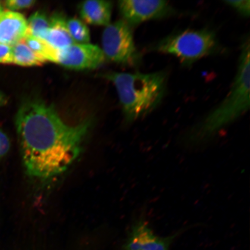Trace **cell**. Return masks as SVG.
<instances>
[{
  "label": "cell",
  "mask_w": 250,
  "mask_h": 250,
  "mask_svg": "<svg viewBox=\"0 0 250 250\" xmlns=\"http://www.w3.org/2000/svg\"><path fill=\"white\" fill-rule=\"evenodd\" d=\"M3 11V5L1 1H0V14Z\"/></svg>",
  "instance_id": "21"
},
{
  "label": "cell",
  "mask_w": 250,
  "mask_h": 250,
  "mask_svg": "<svg viewBox=\"0 0 250 250\" xmlns=\"http://www.w3.org/2000/svg\"><path fill=\"white\" fill-rule=\"evenodd\" d=\"M179 234L167 237L157 236L148 223L141 219L132 227L125 245V250H168Z\"/></svg>",
  "instance_id": "8"
},
{
  "label": "cell",
  "mask_w": 250,
  "mask_h": 250,
  "mask_svg": "<svg viewBox=\"0 0 250 250\" xmlns=\"http://www.w3.org/2000/svg\"><path fill=\"white\" fill-rule=\"evenodd\" d=\"M118 5L123 20L130 27L176 14L171 4L163 0H123Z\"/></svg>",
  "instance_id": "6"
},
{
  "label": "cell",
  "mask_w": 250,
  "mask_h": 250,
  "mask_svg": "<svg viewBox=\"0 0 250 250\" xmlns=\"http://www.w3.org/2000/svg\"><path fill=\"white\" fill-rule=\"evenodd\" d=\"M11 148V142L9 137L1 129H0V159L8 154Z\"/></svg>",
  "instance_id": "19"
},
{
  "label": "cell",
  "mask_w": 250,
  "mask_h": 250,
  "mask_svg": "<svg viewBox=\"0 0 250 250\" xmlns=\"http://www.w3.org/2000/svg\"><path fill=\"white\" fill-rule=\"evenodd\" d=\"M105 78L114 83L125 119L129 123L146 116L158 107L167 93L168 73H113Z\"/></svg>",
  "instance_id": "3"
},
{
  "label": "cell",
  "mask_w": 250,
  "mask_h": 250,
  "mask_svg": "<svg viewBox=\"0 0 250 250\" xmlns=\"http://www.w3.org/2000/svg\"><path fill=\"white\" fill-rule=\"evenodd\" d=\"M112 10V2L103 0H87L79 5L83 21L96 26H107L110 23Z\"/></svg>",
  "instance_id": "10"
},
{
  "label": "cell",
  "mask_w": 250,
  "mask_h": 250,
  "mask_svg": "<svg viewBox=\"0 0 250 250\" xmlns=\"http://www.w3.org/2000/svg\"><path fill=\"white\" fill-rule=\"evenodd\" d=\"M7 99L1 91H0V107L4 105L7 103Z\"/></svg>",
  "instance_id": "20"
},
{
  "label": "cell",
  "mask_w": 250,
  "mask_h": 250,
  "mask_svg": "<svg viewBox=\"0 0 250 250\" xmlns=\"http://www.w3.org/2000/svg\"><path fill=\"white\" fill-rule=\"evenodd\" d=\"M221 49L216 33L208 29L171 34L150 47L151 51L176 56L186 66L205 56L217 54Z\"/></svg>",
  "instance_id": "4"
},
{
  "label": "cell",
  "mask_w": 250,
  "mask_h": 250,
  "mask_svg": "<svg viewBox=\"0 0 250 250\" xmlns=\"http://www.w3.org/2000/svg\"><path fill=\"white\" fill-rule=\"evenodd\" d=\"M0 63L13 64L12 46L0 43Z\"/></svg>",
  "instance_id": "18"
},
{
  "label": "cell",
  "mask_w": 250,
  "mask_h": 250,
  "mask_svg": "<svg viewBox=\"0 0 250 250\" xmlns=\"http://www.w3.org/2000/svg\"><path fill=\"white\" fill-rule=\"evenodd\" d=\"M68 32L75 43H89L90 41L88 27L82 20L76 18L66 20Z\"/></svg>",
  "instance_id": "14"
},
{
  "label": "cell",
  "mask_w": 250,
  "mask_h": 250,
  "mask_svg": "<svg viewBox=\"0 0 250 250\" xmlns=\"http://www.w3.org/2000/svg\"><path fill=\"white\" fill-rule=\"evenodd\" d=\"M102 43L105 59L115 63L135 66L142 61V56L134 43L132 29L123 20L105 26Z\"/></svg>",
  "instance_id": "5"
},
{
  "label": "cell",
  "mask_w": 250,
  "mask_h": 250,
  "mask_svg": "<svg viewBox=\"0 0 250 250\" xmlns=\"http://www.w3.org/2000/svg\"><path fill=\"white\" fill-rule=\"evenodd\" d=\"M27 35L44 41L49 26V18L42 11H36L27 21Z\"/></svg>",
  "instance_id": "13"
},
{
  "label": "cell",
  "mask_w": 250,
  "mask_h": 250,
  "mask_svg": "<svg viewBox=\"0 0 250 250\" xmlns=\"http://www.w3.org/2000/svg\"><path fill=\"white\" fill-rule=\"evenodd\" d=\"M66 19L61 14H55L49 19V26L45 42L56 51H61L75 43L68 32Z\"/></svg>",
  "instance_id": "11"
},
{
  "label": "cell",
  "mask_w": 250,
  "mask_h": 250,
  "mask_svg": "<svg viewBox=\"0 0 250 250\" xmlns=\"http://www.w3.org/2000/svg\"><path fill=\"white\" fill-rule=\"evenodd\" d=\"M105 58L102 48L92 43H77L56 54L55 63L72 70H92L101 66Z\"/></svg>",
  "instance_id": "7"
},
{
  "label": "cell",
  "mask_w": 250,
  "mask_h": 250,
  "mask_svg": "<svg viewBox=\"0 0 250 250\" xmlns=\"http://www.w3.org/2000/svg\"><path fill=\"white\" fill-rule=\"evenodd\" d=\"M13 64L24 67L39 66L46 62L37 55L24 42V40L12 46Z\"/></svg>",
  "instance_id": "12"
},
{
  "label": "cell",
  "mask_w": 250,
  "mask_h": 250,
  "mask_svg": "<svg viewBox=\"0 0 250 250\" xmlns=\"http://www.w3.org/2000/svg\"><path fill=\"white\" fill-rule=\"evenodd\" d=\"M228 6L238 12L243 17L249 18L250 15V1L249 0H227L224 1Z\"/></svg>",
  "instance_id": "16"
},
{
  "label": "cell",
  "mask_w": 250,
  "mask_h": 250,
  "mask_svg": "<svg viewBox=\"0 0 250 250\" xmlns=\"http://www.w3.org/2000/svg\"><path fill=\"white\" fill-rule=\"evenodd\" d=\"M250 47L248 37L242 43L238 67L229 92L217 107L190 128L184 139L186 144L195 146L208 142L249 110Z\"/></svg>",
  "instance_id": "2"
},
{
  "label": "cell",
  "mask_w": 250,
  "mask_h": 250,
  "mask_svg": "<svg viewBox=\"0 0 250 250\" xmlns=\"http://www.w3.org/2000/svg\"><path fill=\"white\" fill-rule=\"evenodd\" d=\"M24 42L35 54L44 59L46 62H55L57 51L51 48L45 41L27 35Z\"/></svg>",
  "instance_id": "15"
},
{
  "label": "cell",
  "mask_w": 250,
  "mask_h": 250,
  "mask_svg": "<svg viewBox=\"0 0 250 250\" xmlns=\"http://www.w3.org/2000/svg\"><path fill=\"white\" fill-rule=\"evenodd\" d=\"M36 2L34 0H8L4 2V5L9 11L16 12L32 7Z\"/></svg>",
  "instance_id": "17"
},
{
  "label": "cell",
  "mask_w": 250,
  "mask_h": 250,
  "mask_svg": "<svg viewBox=\"0 0 250 250\" xmlns=\"http://www.w3.org/2000/svg\"><path fill=\"white\" fill-rule=\"evenodd\" d=\"M91 125L89 119L68 125L42 99L25 100L16 115L15 126L27 174L45 180L64 173L82 151Z\"/></svg>",
  "instance_id": "1"
},
{
  "label": "cell",
  "mask_w": 250,
  "mask_h": 250,
  "mask_svg": "<svg viewBox=\"0 0 250 250\" xmlns=\"http://www.w3.org/2000/svg\"><path fill=\"white\" fill-rule=\"evenodd\" d=\"M27 35V20L22 14L9 10L0 14V43L12 46Z\"/></svg>",
  "instance_id": "9"
}]
</instances>
